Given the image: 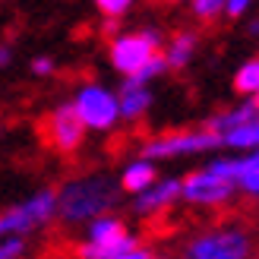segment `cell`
Returning <instances> with one entry per match:
<instances>
[{
	"mask_svg": "<svg viewBox=\"0 0 259 259\" xmlns=\"http://www.w3.org/2000/svg\"><path fill=\"white\" fill-rule=\"evenodd\" d=\"M120 184L108 174H82L57 187V218L67 228H85L92 218L114 212Z\"/></svg>",
	"mask_w": 259,
	"mask_h": 259,
	"instance_id": "obj_1",
	"label": "cell"
},
{
	"mask_svg": "<svg viewBox=\"0 0 259 259\" xmlns=\"http://www.w3.org/2000/svg\"><path fill=\"white\" fill-rule=\"evenodd\" d=\"M76 256H82V259H152L155 250L126 228L120 215L105 212L85 225V237L76 247Z\"/></svg>",
	"mask_w": 259,
	"mask_h": 259,
	"instance_id": "obj_2",
	"label": "cell"
},
{
	"mask_svg": "<svg viewBox=\"0 0 259 259\" xmlns=\"http://www.w3.org/2000/svg\"><path fill=\"white\" fill-rule=\"evenodd\" d=\"M234 196V155H212L202 167L180 177V202L193 209H225Z\"/></svg>",
	"mask_w": 259,
	"mask_h": 259,
	"instance_id": "obj_3",
	"label": "cell"
},
{
	"mask_svg": "<svg viewBox=\"0 0 259 259\" xmlns=\"http://www.w3.org/2000/svg\"><path fill=\"white\" fill-rule=\"evenodd\" d=\"M222 149L218 133L209 126H187V130H167L142 142L139 155H146L152 161H174V158H193V155H205Z\"/></svg>",
	"mask_w": 259,
	"mask_h": 259,
	"instance_id": "obj_4",
	"label": "cell"
},
{
	"mask_svg": "<svg viewBox=\"0 0 259 259\" xmlns=\"http://www.w3.org/2000/svg\"><path fill=\"white\" fill-rule=\"evenodd\" d=\"M187 259H250L253 234L240 225H218L193 234L184 247Z\"/></svg>",
	"mask_w": 259,
	"mask_h": 259,
	"instance_id": "obj_5",
	"label": "cell"
},
{
	"mask_svg": "<svg viewBox=\"0 0 259 259\" xmlns=\"http://www.w3.org/2000/svg\"><path fill=\"white\" fill-rule=\"evenodd\" d=\"M164 38L158 29H133V32H114L108 41V63L114 73L120 76H133L136 70H142L146 63L161 51Z\"/></svg>",
	"mask_w": 259,
	"mask_h": 259,
	"instance_id": "obj_6",
	"label": "cell"
},
{
	"mask_svg": "<svg viewBox=\"0 0 259 259\" xmlns=\"http://www.w3.org/2000/svg\"><path fill=\"white\" fill-rule=\"evenodd\" d=\"M70 101H73V108L89 133H111L120 123L117 89H108L105 82H95V79L79 82Z\"/></svg>",
	"mask_w": 259,
	"mask_h": 259,
	"instance_id": "obj_7",
	"label": "cell"
},
{
	"mask_svg": "<svg viewBox=\"0 0 259 259\" xmlns=\"http://www.w3.org/2000/svg\"><path fill=\"white\" fill-rule=\"evenodd\" d=\"M54 218H57V190L41 187L32 196H25L22 202L0 209V237H7V234L29 237L32 231L51 225Z\"/></svg>",
	"mask_w": 259,
	"mask_h": 259,
	"instance_id": "obj_8",
	"label": "cell"
},
{
	"mask_svg": "<svg viewBox=\"0 0 259 259\" xmlns=\"http://www.w3.org/2000/svg\"><path fill=\"white\" fill-rule=\"evenodd\" d=\"M41 133H45V142L57 155H73L82 149V142L89 136L85 123L79 120V114H76L73 101H60L57 108L48 111V117L41 120Z\"/></svg>",
	"mask_w": 259,
	"mask_h": 259,
	"instance_id": "obj_9",
	"label": "cell"
},
{
	"mask_svg": "<svg viewBox=\"0 0 259 259\" xmlns=\"http://www.w3.org/2000/svg\"><path fill=\"white\" fill-rule=\"evenodd\" d=\"M180 202V177H161L152 180V184L133 196V212L139 218H158L161 212L174 209Z\"/></svg>",
	"mask_w": 259,
	"mask_h": 259,
	"instance_id": "obj_10",
	"label": "cell"
},
{
	"mask_svg": "<svg viewBox=\"0 0 259 259\" xmlns=\"http://www.w3.org/2000/svg\"><path fill=\"white\" fill-rule=\"evenodd\" d=\"M155 101V92H152V82H142L136 76H123V82L117 89V105H120V120H130L136 123L149 114Z\"/></svg>",
	"mask_w": 259,
	"mask_h": 259,
	"instance_id": "obj_11",
	"label": "cell"
},
{
	"mask_svg": "<svg viewBox=\"0 0 259 259\" xmlns=\"http://www.w3.org/2000/svg\"><path fill=\"white\" fill-rule=\"evenodd\" d=\"M196 51H199V35L184 29V32H174L161 45V57L167 63V70H187L196 57Z\"/></svg>",
	"mask_w": 259,
	"mask_h": 259,
	"instance_id": "obj_12",
	"label": "cell"
},
{
	"mask_svg": "<svg viewBox=\"0 0 259 259\" xmlns=\"http://www.w3.org/2000/svg\"><path fill=\"white\" fill-rule=\"evenodd\" d=\"M152 180H158V164H155L152 158H146V155H136V158H130L123 167H120V177L117 184L123 193H130V196H136V193H142Z\"/></svg>",
	"mask_w": 259,
	"mask_h": 259,
	"instance_id": "obj_13",
	"label": "cell"
},
{
	"mask_svg": "<svg viewBox=\"0 0 259 259\" xmlns=\"http://www.w3.org/2000/svg\"><path fill=\"white\" fill-rule=\"evenodd\" d=\"M234 187H237V196L259 199V149H247L234 155Z\"/></svg>",
	"mask_w": 259,
	"mask_h": 259,
	"instance_id": "obj_14",
	"label": "cell"
},
{
	"mask_svg": "<svg viewBox=\"0 0 259 259\" xmlns=\"http://www.w3.org/2000/svg\"><path fill=\"white\" fill-rule=\"evenodd\" d=\"M222 149H231V152H247V149H259V111L253 117H247L243 123L225 130L222 136Z\"/></svg>",
	"mask_w": 259,
	"mask_h": 259,
	"instance_id": "obj_15",
	"label": "cell"
},
{
	"mask_svg": "<svg viewBox=\"0 0 259 259\" xmlns=\"http://www.w3.org/2000/svg\"><path fill=\"white\" fill-rule=\"evenodd\" d=\"M259 108H256V101L253 98H243V101H237V105H231V108H222V111H215L209 120H205L202 126H209L212 133H218L222 136L225 130H231V126H237V123H243L247 117H253Z\"/></svg>",
	"mask_w": 259,
	"mask_h": 259,
	"instance_id": "obj_16",
	"label": "cell"
},
{
	"mask_svg": "<svg viewBox=\"0 0 259 259\" xmlns=\"http://www.w3.org/2000/svg\"><path fill=\"white\" fill-rule=\"evenodd\" d=\"M234 92L240 98H253L259 92V57L243 60L234 73Z\"/></svg>",
	"mask_w": 259,
	"mask_h": 259,
	"instance_id": "obj_17",
	"label": "cell"
},
{
	"mask_svg": "<svg viewBox=\"0 0 259 259\" xmlns=\"http://www.w3.org/2000/svg\"><path fill=\"white\" fill-rule=\"evenodd\" d=\"M190 13L199 22H215L225 16V0H190Z\"/></svg>",
	"mask_w": 259,
	"mask_h": 259,
	"instance_id": "obj_18",
	"label": "cell"
},
{
	"mask_svg": "<svg viewBox=\"0 0 259 259\" xmlns=\"http://www.w3.org/2000/svg\"><path fill=\"white\" fill-rule=\"evenodd\" d=\"M92 7H95L105 19H123L126 13L136 7V0H92Z\"/></svg>",
	"mask_w": 259,
	"mask_h": 259,
	"instance_id": "obj_19",
	"label": "cell"
},
{
	"mask_svg": "<svg viewBox=\"0 0 259 259\" xmlns=\"http://www.w3.org/2000/svg\"><path fill=\"white\" fill-rule=\"evenodd\" d=\"M25 237L22 234H7V237H0V259H19L25 256Z\"/></svg>",
	"mask_w": 259,
	"mask_h": 259,
	"instance_id": "obj_20",
	"label": "cell"
},
{
	"mask_svg": "<svg viewBox=\"0 0 259 259\" xmlns=\"http://www.w3.org/2000/svg\"><path fill=\"white\" fill-rule=\"evenodd\" d=\"M29 70H32V76H38V79H48V76H54V70H57V60H54V57H48V54H41V57H32Z\"/></svg>",
	"mask_w": 259,
	"mask_h": 259,
	"instance_id": "obj_21",
	"label": "cell"
},
{
	"mask_svg": "<svg viewBox=\"0 0 259 259\" xmlns=\"http://www.w3.org/2000/svg\"><path fill=\"white\" fill-rule=\"evenodd\" d=\"M253 0H225V16L228 19H243L250 13Z\"/></svg>",
	"mask_w": 259,
	"mask_h": 259,
	"instance_id": "obj_22",
	"label": "cell"
},
{
	"mask_svg": "<svg viewBox=\"0 0 259 259\" xmlns=\"http://www.w3.org/2000/svg\"><path fill=\"white\" fill-rule=\"evenodd\" d=\"M13 63V48L10 45H0V70H7Z\"/></svg>",
	"mask_w": 259,
	"mask_h": 259,
	"instance_id": "obj_23",
	"label": "cell"
},
{
	"mask_svg": "<svg viewBox=\"0 0 259 259\" xmlns=\"http://www.w3.org/2000/svg\"><path fill=\"white\" fill-rule=\"evenodd\" d=\"M250 32H253V35H259V19H256V22L250 25Z\"/></svg>",
	"mask_w": 259,
	"mask_h": 259,
	"instance_id": "obj_24",
	"label": "cell"
},
{
	"mask_svg": "<svg viewBox=\"0 0 259 259\" xmlns=\"http://www.w3.org/2000/svg\"><path fill=\"white\" fill-rule=\"evenodd\" d=\"M161 4H190V0H161Z\"/></svg>",
	"mask_w": 259,
	"mask_h": 259,
	"instance_id": "obj_25",
	"label": "cell"
},
{
	"mask_svg": "<svg viewBox=\"0 0 259 259\" xmlns=\"http://www.w3.org/2000/svg\"><path fill=\"white\" fill-rule=\"evenodd\" d=\"M253 101H256V108H259V92H256V95H253Z\"/></svg>",
	"mask_w": 259,
	"mask_h": 259,
	"instance_id": "obj_26",
	"label": "cell"
},
{
	"mask_svg": "<svg viewBox=\"0 0 259 259\" xmlns=\"http://www.w3.org/2000/svg\"><path fill=\"white\" fill-rule=\"evenodd\" d=\"M0 136H4V126H0Z\"/></svg>",
	"mask_w": 259,
	"mask_h": 259,
	"instance_id": "obj_27",
	"label": "cell"
}]
</instances>
